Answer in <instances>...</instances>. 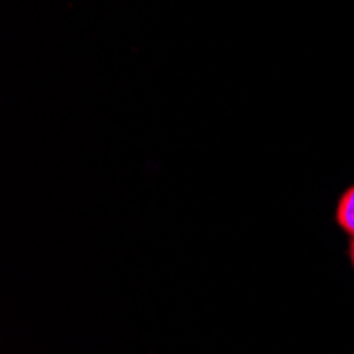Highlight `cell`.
<instances>
[{"label": "cell", "instance_id": "cell-1", "mask_svg": "<svg viewBox=\"0 0 354 354\" xmlns=\"http://www.w3.org/2000/svg\"><path fill=\"white\" fill-rule=\"evenodd\" d=\"M335 223L346 236L354 238V185H350L337 200Z\"/></svg>", "mask_w": 354, "mask_h": 354}, {"label": "cell", "instance_id": "cell-2", "mask_svg": "<svg viewBox=\"0 0 354 354\" xmlns=\"http://www.w3.org/2000/svg\"><path fill=\"white\" fill-rule=\"evenodd\" d=\"M348 259L354 268V238H350V244H348Z\"/></svg>", "mask_w": 354, "mask_h": 354}]
</instances>
